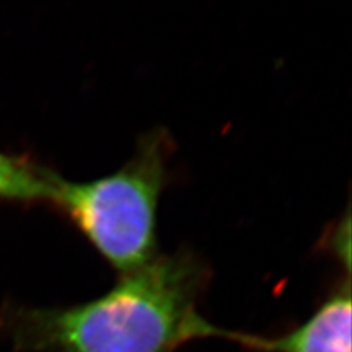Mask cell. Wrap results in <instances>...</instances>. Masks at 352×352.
Listing matches in <instances>:
<instances>
[{
	"label": "cell",
	"mask_w": 352,
	"mask_h": 352,
	"mask_svg": "<svg viewBox=\"0 0 352 352\" xmlns=\"http://www.w3.org/2000/svg\"><path fill=\"white\" fill-rule=\"evenodd\" d=\"M210 272L196 254L157 256L122 274L100 298L72 307L6 304L0 343L12 352H175L217 338L219 327L197 311Z\"/></svg>",
	"instance_id": "1"
},
{
	"label": "cell",
	"mask_w": 352,
	"mask_h": 352,
	"mask_svg": "<svg viewBox=\"0 0 352 352\" xmlns=\"http://www.w3.org/2000/svg\"><path fill=\"white\" fill-rule=\"evenodd\" d=\"M171 146L164 132H153L111 175L84 183L51 175L47 204L59 209L122 274L157 257V210Z\"/></svg>",
	"instance_id": "2"
},
{
	"label": "cell",
	"mask_w": 352,
	"mask_h": 352,
	"mask_svg": "<svg viewBox=\"0 0 352 352\" xmlns=\"http://www.w3.org/2000/svg\"><path fill=\"white\" fill-rule=\"evenodd\" d=\"M217 338L238 343L253 352H351L350 276L299 327L279 337H264L219 327Z\"/></svg>",
	"instance_id": "3"
},
{
	"label": "cell",
	"mask_w": 352,
	"mask_h": 352,
	"mask_svg": "<svg viewBox=\"0 0 352 352\" xmlns=\"http://www.w3.org/2000/svg\"><path fill=\"white\" fill-rule=\"evenodd\" d=\"M52 171L26 157L0 151V201L47 202Z\"/></svg>",
	"instance_id": "4"
}]
</instances>
